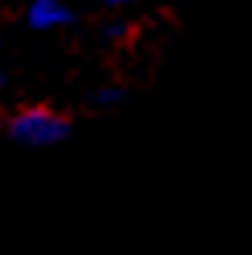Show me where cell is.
Masks as SVG:
<instances>
[{
  "label": "cell",
  "mask_w": 252,
  "mask_h": 255,
  "mask_svg": "<svg viewBox=\"0 0 252 255\" xmlns=\"http://www.w3.org/2000/svg\"><path fill=\"white\" fill-rule=\"evenodd\" d=\"M7 138L17 145V148H31V152H48V148H59L73 138V121L69 114L55 111V107H45V104H31V107H21L7 118Z\"/></svg>",
  "instance_id": "1"
},
{
  "label": "cell",
  "mask_w": 252,
  "mask_h": 255,
  "mask_svg": "<svg viewBox=\"0 0 252 255\" xmlns=\"http://www.w3.org/2000/svg\"><path fill=\"white\" fill-rule=\"evenodd\" d=\"M24 21L31 31H62L76 21V10L66 0H28Z\"/></svg>",
  "instance_id": "2"
},
{
  "label": "cell",
  "mask_w": 252,
  "mask_h": 255,
  "mask_svg": "<svg viewBox=\"0 0 252 255\" xmlns=\"http://www.w3.org/2000/svg\"><path fill=\"white\" fill-rule=\"evenodd\" d=\"M125 86L121 83H104L97 93H93V107H100V111H114V107H121L125 104Z\"/></svg>",
  "instance_id": "3"
},
{
  "label": "cell",
  "mask_w": 252,
  "mask_h": 255,
  "mask_svg": "<svg viewBox=\"0 0 252 255\" xmlns=\"http://www.w3.org/2000/svg\"><path fill=\"white\" fill-rule=\"evenodd\" d=\"M104 38H107V42L125 38V24H107V28H104Z\"/></svg>",
  "instance_id": "4"
},
{
  "label": "cell",
  "mask_w": 252,
  "mask_h": 255,
  "mask_svg": "<svg viewBox=\"0 0 252 255\" xmlns=\"http://www.w3.org/2000/svg\"><path fill=\"white\" fill-rule=\"evenodd\" d=\"M100 3H107V7H131V3H142V0H100Z\"/></svg>",
  "instance_id": "5"
},
{
  "label": "cell",
  "mask_w": 252,
  "mask_h": 255,
  "mask_svg": "<svg viewBox=\"0 0 252 255\" xmlns=\"http://www.w3.org/2000/svg\"><path fill=\"white\" fill-rule=\"evenodd\" d=\"M3 83H7V73H3V62H0V90H3Z\"/></svg>",
  "instance_id": "6"
}]
</instances>
